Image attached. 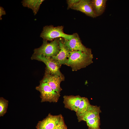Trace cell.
Wrapping results in <instances>:
<instances>
[{
    "mask_svg": "<svg viewBox=\"0 0 129 129\" xmlns=\"http://www.w3.org/2000/svg\"><path fill=\"white\" fill-rule=\"evenodd\" d=\"M60 50L57 55L51 58L60 65L66 64L68 62L70 51L65 45L63 38H61L59 42Z\"/></svg>",
    "mask_w": 129,
    "mask_h": 129,
    "instance_id": "obj_10",
    "label": "cell"
},
{
    "mask_svg": "<svg viewBox=\"0 0 129 129\" xmlns=\"http://www.w3.org/2000/svg\"><path fill=\"white\" fill-rule=\"evenodd\" d=\"M80 0H68L67 3L68 4V9L70 8V7L74 4L79 2Z\"/></svg>",
    "mask_w": 129,
    "mask_h": 129,
    "instance_id": "obj_19",
    "label": "cell"
},
{
    "mask_svg": "<svg viewBox=\"0 0 129 129\" xmlns=\"http://www.w3.org/2000/svg\"><path fill=\"white\" fill-rule=\"evenodd\" d=\"M43 0H23L22 3L24 7L32 9L34 15L38 11L40 5Z\"/></svg>",
    "mask_w": 129,
    "mask_h": 129,
    "instance_id": "obj_14",
    "label": "cell"
},
{
    "mask_svg": "<svg viewBox=\"0 0 129 129\" xmlns=\"http://www.w3.org/2000/svg\"><path fill=\"white\" fill-rule=\"evenodd\" d=\"M55 128L56 129H67V126L65 123L63 117L60 120Z\"/></svg>",
    "mask_w": 129,
    "mask_h": 129,
    "instance_id": "obj_18",
    "label": "cell"
},
{
    "mask_svg": "<svg viewBox=\"0 0 129 129\" xmlns=\"http://www.w3.org/2000/svg\"><path fill=\"white\" fill-rule=\"evenodd\" d=\"M70 8L80 11L93 18L97 17L93 10L91 0H80L79 2L71 6Z\"/></svg>",
    "mask_w": 129,
    "mask_h": 129,
    "instance_id": "obj_8",
    "label": "cell"
},
{
    "mask_svg": "<svg viewBox=\"0 0 129 129\" xmlns=\"http://www.w3.org/2000/svg\"><path fill=\"white\" fill-rule=\"evenodd\" d=\"M86 122L89 129H100V116L88 120Z\"/></svg>",
    "mask_w": 129,
    "mask_h": 129,
    "instance_id": "obj_16",
    "label": "cell"
},
{
    "mask_svg": "<svg viewBox=\"0 0 129 129\" xmlns=\"http://www.w3.org/2000/svg\"><path fill=\"white\" fill-rule=\"evenodd\" d=\"M63 117L61 114L53 115L49 114L45 118L38 122L37 128V129H53Z\"/></svg>",
    "mask_w": 129,
    "mask_h": 129,
    "instance_id": "obj_9",
    "label": "cell"
},
{
    "mask_svg": "<svg viewBox=\"0 0 129 129\" xmlns=\"http://www.w3.org/2000/svg\"><path fill=\"white\" fill-rule=\"evenodd\" d=\"M6 14L4 8L2 7H0V19L2 20L1 16L2 15H5Z\"/></svg>",
    "mask_w": 129,
    "mask_h": 129,
    "instance_id": "obj_20",
    "label": "cell"
},
{
    "mask_svg": "<svg viewBox=\"0 0 129 129\" xmlns=\"http://www.w3.org/2000/svg\"><path fill=\"white\" fill-rule=\"evenodd\" d=\"M36 89L40 93L42 102H57L60 96V94L54 91L47 83L41 81Z\"/></svg>",
    "mask_w": 129,
    "mask_h": 129,
    "instance_id": "obj_4",
    "label": "cell"
},
{
    "mask_svg": "<svg viewBox=\"0 0 129 129\" xmlns=\"http://www.w3.org/2000/svg\"><path fill=\"white\" fill-rule=\"evenodd\" d=\"M107 0H92L91 3L93 11L97 16L101 15L105 9Z\"/></svg>",
    "mask_w": 129,
    "mask_h": 129,
    "instance_id": "obj_13",
    "label": "cell"
},
{
    "mask_svg": "<svg viewBox=\"0 0 129 129\" xmlns=\"http://www.w3.org/2000/svg\"><path fill=\"white\" fill-rule=\"evenodd\" d=\"M93 55L81 51H70L66 64L71 67L73 71L84 68L93 63Z\"/></svg>",
    "mask_w": 129,
    "mask_h": 129,
    "instance_id": "obj_1",
    "label": "cell"
},
{
    "mask_svg": "<svg viewBox=\"0 0 129 129\" xmlns=\"http://www.w3.org/2000/svg\"><path fill=\"white\" fill-rule=\"evenodd\" d=\"M91 105L87 98L82 97L80 104L76 112L77 116L85 112Z\"/></svg>",
    "mask_w": 129,
    "mask_h": 129,
    "instance_id": "obj_15",
    "label": "cell"
},
{
    "mask_svg": "<svg viewBox=\"0 0 129 129\" xmlns=\"http://www.w3.org/2000/svg\"><path fill=\"white\" fill-rule=\"evenodd\" d=\"M64 80V76L52 75L45 72L44 76L41 81L47 83L54 90L60 94L62 90L60 86V84Z\"/></svg>",
    "mask_w": 129,
    "mask_h": 129,
    "instance_id": "obj_7",
    "label": "cell"
},
{
    "mask_svg": "<svg viewBox=\"0 0 129 129\" xmlns=\"http://www.w3.org/2000/svg\"><path fill=\"white\" fill-rule=\"evenodd\" d=\"M62 26L54 27L52 25L47 26L43 27L40 37L43 40L53 41L55 39L62 38L65 40H69L75 37L77 34L74 33L68 34L64 32Z\"/></svg>",
    "mask_w": 129,
    "mask_h": 129,
    "instance_id": "obj_2",
    "label": "cell"
},
{
    "mask_svg": "<svg viewBox=\"0 0 129 129\" xmlns=\"http://www.w3.org/2000/svg\"><path fill=\"white\" fill-rule=\"evenodd\" d=\"M82 98V97L79 95L64 96L63 103L64 107L76 112L80 104Z\"/></svg>",
    "mask_w": 129,
    "mask_h": 129,
    "instance_id": "obj_12",
    "label": "cell"
},
{
    "mask_svg": "<svg viewBox=\"0 0 129 129\" xmlns=\"http://www.w3.org/2000/svg\"><path fill=\"white\" fill-rule=\"evenodd\" d=\"M101 112L100 107L91 105L85 112L77 116V119L79 122L83 121H86L100 116Z\"/></svg>",
    "mask_w": 129,
    "mask_h": 129,
    "instance_id": "obj_11",
    "label": "cell"
},
{
    "mask_svg": "<svg viewBox=\"0 0 129 129\" xmlns=\"http://www.w3.org/2000/svg\"><path fill=\"white\" fill-rule=\"evenodd\" d=\"M60 38L55 39L50 43L43 40L41 46L34 50L33 54L42 55L48 58L56 56L60 50L59 42Z\"/></svg>",
    "mask_w": 129,
    "mask_h": 129,
    "instance_id": "obj_3",
    "label": "cell"
},
{
    "mask_svg": "<svg viewBox=\"0 0 129 129\" xmlns=\"http://www.w3.org/2000/svg\"><path fill=\"white\" fill-rule=\"evenodd\" d=\"M8 101L3 98H0V116H3L6 112Z\"/></svg>",
    "mask_w": 129,
    "mask_h": 129,
    "instance_id": "obj_17",
    "label": "cell"
},
{
    "mask_svg": "<svg viewBox=\"0 0 129 129\" xmlns=\"http://www.w3.org/2000/svg\"><path fill=\"white\" fill-rule=\"evenodd\" d=\"M56 129L55 127L54 129Z\"/></svg>",
    "mask_w": 129,
    "mask_h": 129,
    "instance_id": "obj_21",
    "label": "cell"
},
{
    "mask_svg": "<svg viewBox=\"0 0 129 129\" xmlns=\"http://www.w3.org/2000/svg\"><path fill=\"white\" fill-rule=\"evenodd\" d=\"M31 59L43 62L46 66V72L53 75L64 76L60 70L61 65L51 58L47 57L42 55L33 54L31 57Z\"/></svg>",
    "mask_w": 129,
    "mask_h": 129,
    "instance_id": "obj_5",
    "label": "cell"
},
{
    "mask_svg": "<svg viewBox=\"0 0 129 129\" xmlns=\"http://www.w3.org/2000/svg\"><path fill=\"white\" fill-rule=\"evenodd\" d=\"M63 40L65 45L71 51H81L88 54H92L91 49L86 48L82 44L78 34L70 40L63 38Z\"/></svg>",
    "mask_w": 129,
    "mask_h": 129,
    "instance_id": "obj_6",
    "label": "cell"
}]
</instances>
